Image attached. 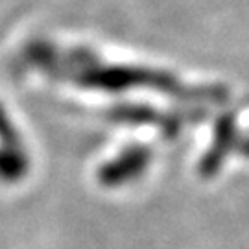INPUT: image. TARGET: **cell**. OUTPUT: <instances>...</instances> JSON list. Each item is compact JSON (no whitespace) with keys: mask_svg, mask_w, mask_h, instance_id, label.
Returning a JSON list of instances; mask_svg holds the SVG:
<instances>
[{"mask_svg":"<svg viewBox=\"0 0 249 249\" xmlns=\"http://www.w3.org/2000/svg\"><path fill=\"white\" fill-rule=\"evenodd\" d=\"M150 157V150L144 148V146L127 148L116 159L109 160L106 166L100 168V183L106 185V187H118V185H124L127 181H133L148 168Z\"/></svg>","mask_w":249,"mask_h":249,"instance_id":"6da1fadb","label":"cell"},{"mask_svg":"<svg viewBox=\"0 0 249 249\" xmlns=\"http://www.w3.org/2000/svg\"><path fill=\"white\" fill-rule=\"evenodd\" d=\"M234 148V122L231 116H223L216 125V137H214L213 150L209 151L201 160V174L213 176L222 166L225 155Z\"/></svg>","mask_w":249,"mask_h":249,"instance_id":"7a4b0ae2","label":"cell"},{"mask_svg":"<svg viewBox=\"0 0 249 249\" xmlns=\"http://www.w3.org/2000/svg\"><path fill=\"white\" fill-rule=\"evenodd\" d=\"M0 142L8 148H20V139L15 131V125L11 124L8 113L2 106H0Z\"/></svg>","mask_w":249,"mask_h":249,"instance_id":"5b68a950","label":"cell"},{"mask_svg":"<svg viewBox=\"0 0 249 249\" xmlns=\"http://www.w3.org/2000/svg\"><path fill=\"white\" fill-rule=\"evenodd\" d=\"M238 151H242L244 155H248V157H249V141H244V142L240 144V148H238Z\"/></svg>","mask_w":249,"mask_h":249,"instance_id":"8992f818","label":"cell"},{"mask_svg":"<svg viewBox=\"0 0 249 249\" xmlns=\"http://www.w3.org/2000/svg\"><path fill=\"white\" fill-rule=\"evenodd\" d=\"M28 170V159L22 148H0V179L17 181Z\"/></svg>","mask_w":249,"mask_h":249,"instance_id":"3957f363","label":"cell"},{"mask_svg":"<svg viewBox=\"0 0 249 249\" xmlns=\"http://www.w3.org/2000/svg\"><path fill=\"white\" fill-rule=\"evenodd\" d=\"M115 118L118 120H125V122H148V124H159L164 127V131H168V135H178V125L174 120H166L146 107H120L115 109Z\"/></svg>","mask_w":249,"mask_h":249,"instance_id":"277c9868","label":"cell"}]
</instances>
